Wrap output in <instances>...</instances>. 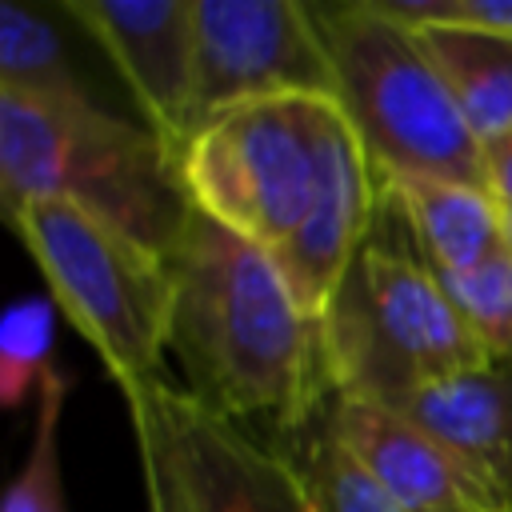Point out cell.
Masks as SVG:
<instances>
[{
    "instance_id": "6da1fadb",
    "label": "cell",
    "mask_w": 512,
    "mask_h": 512,
    "mask_svg": "<svg viewBox=\"0 0 512 512\" xmlns=\"http://www.w3.org/2000/svg\"><path fill=\"white\" fill-rule=\"evenodd\" d=\"M168 268V352L196 404L248 428L264 420L268 436L324 412L332 384L320 320L296 300L268 248L192 212Z\"/></svg>"
},
{
    "instance_id": "7a4b0ae2",
    "label": "cell",
    "mask_w": 512,
    "mask_h": 512,
    "mask_svg": "<svg viewBox=\"0 0 512 512\" xmlns=\"http://www.w3.org/2000/svg\"><path fill=\"white\" fill-rule=\"evenodd\" d=\"M68 200L108 220L148 252L172 260L192 196L180 156L144 124L88 100H32L0 92V208Z\"/></svg>"
},
{
    "instance_id": "3957f363",
    "label": "cell",
    "mask_w": 512,
    "mask_h": 512,
    "mask_svg": "<svg viewBox=\"0 0 512 512\" xmlns=\"http://www.w3.org/2000/svg\"><path fill=\"white\" fill-rule=\"evenodd\" d=\"M312 8L336 68V108L364 144L376 176L488 188L484 148L424 36L388 16L376 0Z\"/></svg>"
},
{
    "instance_id": "277c9868",
    "label": "cell",
    "mask_w": 512,
    "mask_h": 512,
    "mask_svg": "<svg viewBox=\"0 0 512 512\" xmlns=\"http://www.w3.org/2000/svg\"><path fill=\"white\" fill-rule=\"evenodd\" d=\"M396 228L400 240L384 236L376 216L372 236L320 312V352L332 392L376 404H400L488 360L400 216Z\"/></svg>"
},
{
    "instance_id": "5b68a950",
    "label": "cell",
    "mask_w": 512,
    "mask_h": 512,
    "mask_svg": "<svg viewBox=\"0 0 512 512\" xmlns=\"http://www.w3.org/2000/svg\"><path fill=\"white\" fill-rule=\"evenodd\" d=\"M8 228L28 248L56 312L96 348L120 392L164 380L172 268L68 200H32Z\"/></svg>"
},
{
    "instance_id": "8992f818",
    "label": "cell",
    "mask_w": 512,
    "mask_h": 512,
    "mask_svg": "<svg viewBox=\"0 0 512 512\" xmlns=\"http://www.w3.org/2000/svg\"><path fill=\"white\" fill-rule=\"evenodd\" d=\"M332 116L336 100L280 96L204 120L180 156L192 208L276 252L312 204Z\"/></svg>"
},
{
    "instance_id": "52a82bcc",
    "label": "cell",
    "mask_w": 512,
    "mask_h": 512,
    "mask_svg": "<svg viewBox=\"0 0 512 512\" xmlns=\"http://www.w3.org/2000/svg\"><path fill=\"white\" fill-rule=\"evenodd\" d=\"M200 124L280 96L336 100V68L312 4L300 0H192Z\"/></svg>"
},
{
    "instance_id": "ba28073f",
    "label": "cell",
    "mask_w": 512,
    "mask_h": 512,
    "mask_svg": "<svg viewBox=\"0 0 512 512\" xmlns=\"http://www.w3.org/2000/svg\"><path fill=\"white\" fill-rule=\"evenodd\" d=\"M124 396H140L156 412L192 512H316L276 440L208 412L168 380Z\"/></svg>"
},
{
    "instance_id": "9c48e42d",
    "label": "cell",
    "mask_w": 512,
    "mask_h": 512,
    "mask_svg": "<svg viewBox=\"0 0 512 512\" xmlns=\"http://www.w3.org/2000/svg\"><path fill=\"white\" fill-rule=\"evenodd\" d=\"M128 80L148 128L184 156L200 128L192 0H60Z\"/></svg>"
},
{
    "instance_id": "30bf717a",
    "label": "cell",
    "mask_w": 512,
    "mask_h": 512,
    "mask_svg": "<svg viewBox=\"0 0 512 512\" xmlns=\"http://www.w3.org/2000/svg\"><path fill=\"white\" fill-rule=\"evenodd\" d=\"M376 212H380V176H376L364 144L356 140L352 124L336 108L312 204H308L300 228L272 252L284 280L292 284L296 300L316 320L328 308V300L336 296L356 252L372 236Z\"/></svg>"
},
{
    "instance_id": "8fae6325",
    "label": "cell",
    "mask_w": 512,
    "mask_h": 512,
    "mask_svg": "<svg viewBox=\"0 0 512 512\" xmlns=\"http://www.w3.org/2000/svg\"><path fill=\"white\" fill-rule=\"evenodd\" d=\"M324 416L336 440L396 500L400 512H496L448 448L404 412L332 392Z\"/></svg>"
},
{
    "instance_id": "7c38bea8",
    "label": "cell",
    "mask_w": 512,
    "mask_h": 512,
    "mask_svg": "<svg viewBox=\"0 0 512 512\" xmlns=\"http://www.w3.org/2000/svg\"><path fill=\"white\" fill-rule=\"evenodd\" d=\"M388 408L440 440L496 512H512V360H484Z\"/></svg>"
},
{
    "instance_id": "4fadbf2b",
    "label": "cell",
    "mask_w": 512,
    "mask_h": 512,
    "mask_svg": "<svg viewBox=\"0 0 512 512\" xmlns=\"http://www.w3.org/2000/svg\"><path fill=\"white\" fill-rule=\"evenodd\" d=\"M380 196L436 276L468 272L504 244V204L484 184L380 180Z\"/></svg>"
},
{
    "instance_id": "5bb4252c",
    "label": "cell",
    "mask_w": 512,
    "mask_h": 512,
    "mask_svg": "<svg viewBox=\"0 0 512 512\" xmlns=\"http://www.w3.org/2000/svg\"><path fill=\"white\" fill-rule=\"evenodd\" d=\"M448 80L472 136L484 144L512 132V36L416 28Z\"/></svg>"
},
{
    "instance_id": "9a60e30c",
    "label": "cell",
    "mask_w": 512,
    "mask_h": 512,
    "mask_svg": "<svg viewBox=\"0 0 512 512\" xmlns=\"http://www.w3.org/2000/svg\"><path fill=\"white\" fill-rule=\"evenodd\" d=\"M328 408V404H324ZM284 448L292 468L300 472L316 512H400L396 500L360 468V460L336 440L328 416L320 412L296 432L268 436Z\"/></svg>"
},
{
    "instance_id": "2e32d148",
    "label": "cell",
    "mask_w": 512,
    "mask_h": 512,
    "mask_svg": "<svg viewBox=\"0 0 512 512\" xmlns=\"http://www.w3.org/2000/svg\"><path fill=\"white\" fill-rule=\"evenodd\" d=\"M0 92L32 100H88L60 32L16 0L0 4Z\"/></svg>"
},
{
    "instance_id": "e0dca14e",
    "label": "cell",
    "mask_w": 512,
    "mask_h": 512,
    "mask_svg": "<svg viewBox=\"0 0 512 512\" xmlns=\"http://www.w3.org/2000/svg\"><path fill=\"white\" fill-rule=\"evenodd\" d=\"M448 300L488 360H512V248L504 244L468 272L440 276Z\"/></svg>"
},
{
    "instance_id": "ac0fdd59",
    "label": "cell",
    "mask_w": 512,
    "mask_h": 512,
    "mask_svg": "<svg viewBox=\"0 0 512 512\" xmlns=\"http://www.w3.org/2000/svg\"><path fill=\"white\" fill-rule=\"evenodd\" d=\"M68 400V376L52 368L36 392V432L20 472L4 492V512H64L60 492V416Z\"/></svg>"
},
{
    "instance_id": "d6986e66",
    "label": "cell",
    "mask_w": 512,
    "mask_h": 512,
    "mask_svg": "<svg viewBox=\"0 0 512 512\" xmlns=\"http://www.w3.org/2000/svg\"><path fill=\"white\" fill-rule=\"evenodd\" d=\"M52 332L56 304L44 296H24L8 304L0 320V400L4 408H20L24 396L40 392L52 372Z\"/></svg>"
},
{
    "instance_id": "ffe728a7",
    "label": "cell",
    "mask_w": 512,
    "mask_h": 512,
    "mask_svg": "<svg viewBox=\"0 0 512 512\" xmlns=\"http://www.w3.org/2000/svg\"><path fill=\"white\" fill-rule=\"evenodd\" d=\"M408 28H452L512 36V0H376Z\"/></svg>"
},
{
    "instance_id": "44dd1931",
    "label": "cell",
    "mask_w": 512,
    "mask_h": 512,
    "mask_svg": "<svg viewBox=\"0 0 512 512\" xmlns=\"http://www.w3.org/2000/svg\"><path fill=\"white\" fill-rule=\"evenodd\" d=\"M124 400H128V416H132V428H136L148 512H192V500H188V492L180 484V472L172 464V452H168V440L160 432L156 412L140 396H124Z\"/></svg>"
},
{
    "instance_id": "7402d4cb",
    "label": "cell",
    "mask_w": 512,
    "mask_h": 512,
    "mask_svg": "<svg viewBox=\"0 0 512 512\" xmlns=\"http://www.w3.org/2000/svg\"><path fill=\"white\" fill-rule=\"evenodd\" d=\"M484 168H488L492 196L504 208H512V132L500 136V140H492V144H484Z\"/></svg>"
},
{
    "instance_id": "603a6c76",
    "label": "cell",
    "mask_w": 512,
    "mask_h": 512,
    "mask_svg": "<svg viewBox=\"0 0 512 512\" xmlns=\"http://www.w3.org/2000/svg\"><path fill=\"white\" fill-rule=\"evenodd\" d=\"M504 236H508V248H512V208H504Z\"/></svg>"
}]
</instances>
